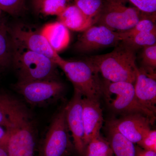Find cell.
Masks as SVG:
<instances>
[{
  "instance_id": "6da1fadb",
  "label": "cell",
  "mask_w": 156,
  "mask_h": 156,
  "mask_svg": "<svg viewBox=\"0 0 156 156\" xmlns=\"http://www.w3.org/2000/svg\"><path fill=\"white\" fill-rule=\"evenodd\" d=\"M136 52L122 41L110 53L89 56L86 59L97 69L105 80L134 84L138 70Z\"/></svg>"
},
{
  "instance_id": "7a4b0ae2",
  "label": "cell",
  "mask_w": 156,
  "mask_h": 156,
  "mask_svg": "<svg viewBox=\"0 0 156 156\" xmlns=\"http://www.w3.org/2000/svg\"><path fill=\"white\" fill-rule=\"evenodd\" d=\"M11 126L5 146L9 156H34L35 130L25 106L15 99L10 112Z\"/></svg>"
},
{
  "instance_id": "3957f363",
  "label": "cell",
  "mask_w": 156,
  "mask_h": 156,
  "mask_svg": "<svg viewBox=\"0 0 156 156\" xmlns=\"http://www.w3.org/2000/svg\"><path fill=\"white\" fill-rule=\"evenodd\" d=\"M11 41L12 65L18 77V81L58 79L57 66L53 60Z\"/></svg>"
},
{
  "instance_id": "277c9868",
  "label": "cell",
  "mask_w": 156,
  "mask_h": 156,
  "mask_svg": "<svg viewBox=\"0 0 156 156\" xmlns=\"http://www.w3.org/2000/svg\"><path fill=\"white\" fill-rule=\"evenodd\" d=\"M55 63L71 82L74 91L83 97L99 100L102 97L103 81L99 77L100 73L87 59L67 60L60 56Z\"/></svg>"
},
{
  "instance_id": "5b68a950",
  "label": "cell",
  "mask_w": 156,
  "mask_h": 156,
  "mask_svg": "<svg viewBox=\"0 0 156 156\" xmlns=\"http://www.w3.org/2000/svg\"><path fill=\"white\" fill-rule=\"evenodd\" d=\"M102 96L109 108L115 113L122 116L142 114L155 122L156 115L139 103L135 96L134 84L131 83L104 80Z\"/></svg>"
},
{
  "instance_id": "8992f818",
  "label": "cell",
  "mask_w": 156,
  "mask_h": 156,
  "mask_svg": "<svg viewBox=\"0 0 156 156\" xmlns=\"http://www.w3.org/2000/svg\"><path fill=\"white\" fill-rule=\"evenodd\" d=\"M147 16L135 7H127L116 0H106L102 10L94 20V25L103 26L115 31L123 32L133 28Z\"/></svg>"
},
{
  "instance_id": "52a82bcc",
  "label": "cell",
  "mask_w": 156,
  "mask_h": 156,
  "mask_svg": "<svg viewBox=\"0 0 156 156\" xmlns=\"http://www.w3.org/2000/svg\"><path fill=\"white\" fill-rule=\"evenodd\" d=\"M65 107L53 117L40 147L38 156H68L74 149L66 123Z\"/></svg>"
},
{
  "instance_id": "ba28073f",
  "label": "cell",
  "mask_w": 156,
  "mask_h": 156,
  "mask_svg": "<svg viewBox=\"0 0 156 156\" xmlns=\"http://www.w3.org/2000/svg\"><path fill=\"white\" fill-rule=\"evenodd\" d=\"M15 90L27 103L40 106L59 99L64 93V84L58 79L21 82L14 84Z\"/></svg>"
},
{
  "instance_id": "9c48e42d",
  "label": "cell",
  "mask_w": 156,
  "mask_h": 156,
  "mask_svg": "<svg viewBox=\"0 0 156 156\" xmlns=\"http://www.w3.org/2000/svg\"><path fill=\"white\" fill-rule=\"evenodd\" d=\"M123 40L122 32L103 26L93 25L79 37L74 45V49L79 53H91L103 48L115 47Z\"/></svg>"
},
{
  "instance_id": "30bf717a",
  "label": "cell",
  "mask_w": 156,
  "mask_h": 156,
  "mask_svg": "<svg viewBox=\"0 0 156 156\" xmlns=\"http://www.w3.org/2000/svg\"><path fill=\"white\" fill-rule=\"evenodd\" d=\"M11 40L28 50L43 54L56 62L60 56L50 47L41 30L23 24L9 27Z\"/></svg>"
},
{
  "instance_id": "8fae6325",
  "label": "cell",
  "mask_w": 156,
  "mask_h": 156,
  "mask_svg": "<svg viewBox=\"0 0 156 156\" xmlns=\"http://www.w3.org/2000/svg\"><path fill=\"white\" fill-rule=\"evenodd\" d=\"M108 124L133 143L138 144L151 129L154 122L140 113L125 115L119 119H112Z\"/></svg>"
},
{
  "instance_id": "7c38bea8",
  "label": "cell",
  "mask_w": 156,
  "mask_h": 156,
  "mask_svg": "<svg viewBox=\"0 0 156 156\" xmlns=\"http://www.w3.org/2000/svg\"><path fill=\"white\" fill-rule=\"evenodd\" d=\"M83 98L80 93L74 91L71 99L65 107L66 119L68 128L71 133L74 148L80 156H83L85 149L82 116Z\"/></svg>"
},
{
  "instance_id": "4fadbf2b",
  "label": "cell",
  "mask_w": 156,
  "mask_h": 156,
  "mask_svg": "<svg viewBox=\"0 0 156 156\" xmlns=\"http://www.w3.org/2000/svg\"><path fill=\"white\" fill-rule=\"evenodd\" d=\"M82 116L85 147L93 138L100 136L103 123V114L99 100L83 97Z\"/></svg>"
},
{
  "instance_id": "5bb4252c",
  "label": "cell",
  "mask_w": 156,
  "mask_h": 156,
  "mask_svg": "<svg viewBox=\"0 0 156 156\" xmlns=\"http://www.w3.org/2000/svg\"><path fill=\"white\" fill-rule=\"evenodd\" d=\"M156 74L138 68L134 89L135 96L142 106L156 113Z\"/></svg>"
},
{
  "instance_id": "9a60e30c",
  "label": "cell",
  "mask_w": 156,
  "mask_h": 156,
  "mask_svg": "<svg viewBox=\"0 0 156 156\" xmlns=\"http://www.w3.org/2000/svg\"><path fill=\"white\" fill-rule=\"evenodd\" d=\"M40 30L50 47L56 53L66 49L69 45V30L59 21L47 23Z\"/></svg>"
},
{
  "instance_id": "2e32d148",
  "label": "cell",
  "mask_w": 156,
  "mask_h": 156,
  "mask_svg": "<svg viewBox=\"0 0 156 156\" xmlns=\"http://www.w3.org/2000/svg\"><path fill=\"white\" fill-rule=\"evenodd\" d=\"M58 21L69 30L83 32L94 25V20L85 15L75 5L67 6L58 15Z\"/></svg>"
},
{
  "instance_id": "e0dca14e",
  "label": "cell",
  "mask_w": 156,
  "mask_h": 156,
  "mask_svg": "<svg viewBox=\"0 0 156 156\" xmlns=\"http://www.w3.org/2000/svg\"><path fill=\"white\" fill-rule=\"evenodd\" d=\"M107 133L109 143L114 156H136L134 144L120 134L115 128L108 123Z\"/></svg>"
},
{
  "instance_id": "ac0fdd59",
  "label": "cell",
  "mask_w": 156,
  "mask_h": 156,
  "mask_svg": "<svg viewBox=\"0 0 156 156\" xmlns=\"http://www.w3.org/2000/svg\"><path fill=\"white\" fill-rule=\"evenodd\" d=\"M12 41L5 23L0 27V74L12 65Z\"/></svg>"
},
{
  "instance_id": "d6986e66",
  "label": "cell",
  "mask_w": 156,
  "mask_h": 156,
  "mask_svg": "<svg viewBox=\"0 0 156 156\" xmlns=\"http://www.w3.org/2000/svg\"><path fill=\"white\" fill-rule=\"evenodd\" d=\"M83 156H114V154L108 140L100 135L87 144Z\"/></svg>"
},
{
  "instance_id": "ffe728a7",
  "label": "cell",
  "mask_w": 156,
  "mask_h": 156,
  "mask_svg": "<svg viewBox=\"0 0 156 156\" xmlns=\"http://www.w3.org/2000/svg\"><path fill=\"white\" fill-rule=\"evenodd\" d=\"M122 41L137 51L140 48L156 44V30L139 33L124 39Z\"/></svg>"
},
{
  "instance_id": "44dd1931",
  "label": "cell",
  "mask_w": 156,
  "mask_h": 156,
  "mask_svg": "<svg viewBox=\"0 0 156 156\" xmlns=\"http://www.w3.org/2000/svg\"><path fill=\"white\" fill-rule=\"evenodd\" d=\"M75 5L87 17L94 20L104 6L106 0H74Z\"/></svg>"
},
{
  "instance_id": "7402d4cb",
  "label": "cell",
  "mask_w": 156,
  "mask_h": 156,
  "mask_svg": "<svg viewBox=\"0 0 156 156\" xmlns=\"http://www.w3.org/2000/svg\"><path fill=\"white\" fill-rule=\"evenodd\" d=\"M155 30H156V16H147L141 18L133 28L122 33L124 40L139 33Z\"/></svg>"
},
{
  "instance_id": "603a6c76",
  "label": "cell",
  "mask_w": 156,
  "mask_h": 156,
  "mask_svg": "<svg viewBox=\"0 0 156 156\" xmlns=\"http://www.w3.org/2000/svg\"><path fill=\"white\" fill-rule=\"evenodd\" d=\"M14 98L0 93V126L8 129L11 126L10 112Z\"/></svg>"
},
{
  "instance_id": "cb8c5ba5",
  "label": "cell",
  "mask_w": 156,
  "mask_h": 156,
  "mask_svg": "<svg viewBox=\"0 0 156 156\" xmlns=\"http://www.w3.org/2000/svg\"><path fill=\"white\" fill-rule=\"evenodd\" d=\"M68 0H43L39 13L47 16H58L67 7Z\"/></svg>"
},
{
  "instance_id": "d4e9b609",
  "label": "cell",
  "mask_w": 156,
  "mask_h": 156,
  "mask_svg": "<svg viewBox=\"0 0 156 156\" xmlns=\"http://www.w3.org/2000/svg\"><path fill=\"white\" fill-rule=\"evenodd\" d=\"M141 57V68L151 73L156 74V44L143 48Z\"/></svg>"
},
{
  "instance_id": "484cf974",
  "label": "cell",
  "mask_w": 156,
  "mask_h": 156,
  "mask_svg": "<svg viewBox=\"0 0 156 156\" xmlns=\"http://www.w3.org/2000/svg\"><path fill=\"white\" fill-rule=\"evenodd\" d=\"M0 9L11 15H19L25 10V0H0Z\"/></svg>"
},
{
  "instance_id": "4316f807",
  "label": "cell",
  "mask_w": 156,
  "mask_h": 156,
  "mask_svg": "<svg viewBox=\"0 0 156 156\" xmlns=\"http://www.w3.org/2000/svg\"><path fill=\"white\" fill-rule=\"evenodd\" d=\"M123 3L130 2L143 14L148 16H156V0H116Z\"/></svg>"
},
{
  "instance_id": "83f0119b",
  "label": "cell",
  "mask_w": 156,
  "mask_h": 156,
  "mask_svg": "<svg viewBox=\"0 0 156 156\" xmlns=\"http://www.w3.org/2000/svg\"><path fill=\"white\" fill-rule=\"evenodd\" d=\"M138 146L145 150L156 152V131L151 129L138 144Z\"/></svg>"
},
{
  "instance_id": "f1b7e54d",
  "label": "cell",
  "mask_w": 156,
  "mask_h": 156,
  "mask_svg": "<svg viewBox=\"0 0 156 156\" xmlns=\"http://www.w3.org/2000/svg\"><path fill=\"white\" fill-rule=\"evenodd\" d=\"M136 156H156V152L151 151L145 150L138 146H135Z\"/></svg>"
},
{
  "instance_id": "f546056e",
  "label": "cell",
  "mask_w": 156,
  "mask_h": 156,
  "mask_svg": "<svg viewBox=\"0 0 156 156\" xmlns=\"http://www.w3.org/2000/svg\"><path fill=\"white\" fill-rule=\"evenodd\" d=\"M8 136V132L7 129L0 126V142L5 141Z\"/></svg>"
},
{
  "instance_id": "4dcf8cb0",
  "label": "cell",
  "mask_w": 156,
  "mask_h": 156,
  "mask_svg": "<svg viewBox=\"0 0 156 156\" xmlns=\"http://www.w3.org/2000/svg\"><path fill=\"white\" fill-rule=\"evenodd\" d=\"M6 140L4 142H0V156H9L6 149Z\"/></svg>"
},
{
  "instance_id": "1f68e13d",
  "label": "cell",
  "mask_w": 156,
  "mask_h": 156,
  "mask_svg": "<svg viewBox=\"0 0 156 156\" xmlns=\"http://www.w3.org/2000/svg\"><path fill=\"white\" fill-rule=\"evenodd\" d=\"M43 0H32V4L35 11L37 12H39L40 6ZM69 1L70 0H68Z\"/></svg>"
},
{
  "instance_id": "d6a6232c",
  "label": "cell",
  "mask_w": 156,
  "mask_h": 156,
  "mask_svg": "<svg viewBox=\"0 0 156 156\" xmlns=\"http://www.w3.org/2000/svg\"><path fill=\"white\" fill-rule=\"evenodd\" d=\"M5 23L4 22V20L2 18V14H0V27L2 26L3 25V24H5Z\"/></svg>"
},
{
  "instance_id": "836d02e7",
  "label": "cell",
  "mask_w": 156,
  "mask_h": 156,
  "mask_svg": "<svg viewBox=\"0 0 156 156\" xmlns=\"http://www.w3.org/2000/svg\"><path fill=\"white\" fill-rule=\"evenodd\" d=\"M2 11H1V9H0V14H2Z\"/></svg>"
},
{
  "instance_id": "e575fe53",
  "label": "cell",
  "mask_w": 156,
  "mask_h": 156,
  "mask_svg": "<svg viewBox=\"0 0 156 156\" xmlns=\"http://www.w3.org/2000/svg\"></svg>"
}]
</instances>
